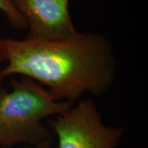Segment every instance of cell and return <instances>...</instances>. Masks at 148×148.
<instances>
[{"instance_id":"7a4b0ae2","label":"cell","mask_w":148,"mask_h":148,"mask_svg":"<svg viewBox=\"0 0 148 148\" xmlns=\"http://www.w3.org/2000/svg\"><path fill=\"white\" fill-rule=\"evenodd\" d=\"M73 104L56 100L44 86L21 77L0 92V147L36 145L52 138L45 121Z\"/></svg>"},{"instance_id":"5b68a950","label":"cell","mask_w":148,"mask_h":148,"mask_svg":"<svg viewBox=\"0 0 148 148\" xmlns=\"http://www.w3.org/2000/svg\"><path fill=\"white\" fill-rule=\"evenodd\" d=\"M0 11L3 12L12 28L18 31L27 29L26 22L11 4L9 0H0Z\"/></svg>"},{"instance_id":"52a82bcc","label":"cell","mask_w":148,"mask_h":148,"mask_svg":"<svg viewBox=\"0 0 148 148\" xmlns=\"http://www.w3.org/2000/svg\"><path fill=\"white\" fill-rule=\"evenodd\" d=\"M51 145H52V138H48L40 143H38L36 145H33V146H30L27 148H51Z\"/></svg>"},{"instance_id":"8992f818","label":"cell","mask_w":148,"mask_h":148,"mask_svg":"<svg viewBox=\"0 0 148 148\" xmlns=\"http://www.w3.org/2000/svg\"><path fill=\"white\" fill-rule=\"evenodd\" d=\"M4 61V47H3V39L0 37V92L3 90V79L5 78V76L3 74V63Z\"/></svg>"},{"instance_id":"3957f363","label":"cell","mask_w":148,"mask_h":148,"mask_svg":"<svg viewBox=\"0 0 148 148\" xmlns=\"http://www.w3.org/2000/svg\"><path fill=\"white\" fill-rule=\"evenodd\" d=\"M49 127L58 138L57 148H115L124 128L106 125L92 99L81 100L54 116Z\"/></svg>"},{"instance_id":"277c9868","label":"cell","mask_w":148,"mask_h":148,"mask_svg":"<svg viewBox=\"0 0 148 148\" xmlns=\"http://www.w3.org/2000/svg\"><path fill=\"white\" fill-rule=\"evenodd\" d=\"M29 29L27 38L62 40L77 32L69 12V0H9Z\"/></svg>"},{"instance_id":"6da1fadb","label":"cell","mask_w":148,"mask_h":148,"mask_svg":"<svg viewBox=\"0 0 148 148\" xmlns=\"http://www.w3.org/2000/svg\"><path fill=\"white\" fill-rule=\"evenodd\" d=\"M5 77L19 75L41 85L59 101L74 104L85 94H106L116 77L110 42L96 32H77L48 41L3 39Z\"/></svg>"}]
</instances>
